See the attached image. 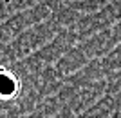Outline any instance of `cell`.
Segmentation results:
<instances>
[{
	"label": "cell",
	"instance_id": "1",
	"mask_svg": "<svg viewBox=\"0 0 121 118\" xmlns=\"http://www.w3.org/2000/svg\"><path fill=\"white\" fill-rule=\"evenodd\" d=\"M4 75V85H2V96L4 98H15L20 89V82L15 75H9L7 71H2Z\"/></svg>",
	"mask_w": 121,
	"mask_h": 118
}]
</instances>
